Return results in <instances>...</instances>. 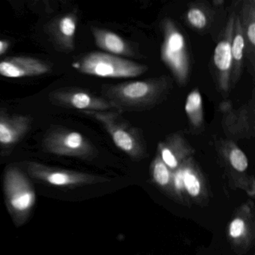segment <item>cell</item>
I'll return each mask as SVG.
<instances>
[{"instance_id":"6da1fadb","label":"cell","mask_w":255,"mask_h":255,"mask_svg":"<svg viewBox=\"0 0 255 255\" xmlns=\"http://www.w3.org/2000/svg\"><path fill=\"white\" fill-rule=\"evenodd\" d=\"M171 89V79L161 76L107 86L103 90V95L117 111L141 112L153 108L165 101Z\"/></svg>"},{"instance_id":"7a4b0ae2","label":"cell","mask_w":255,"mask_h":255,"mask_svg":"<svg viewBox=\"0 0 255 255\" xmlns=\"http://www.w3.org/2000/svg\"><path fill=\"white\" fill-rule=\"evenodd\" d=\"M98 121L118 148L134 161L144 159L147 155V144L142 132L122 116L121 112H83Z\"/></svg>"},{"instance_id":"3957f363","label":"cell","mask_w":255,"mask_h":255,"mask_svg":"<svg viewBox=\"0 0 255 255\" xmlns=\"http://www.w3.org/2000/svg\"><path fill=\"white\" fill-rule=\"evenodd\" d=\"M162 30L163 41L161 46V59L171 71L176 83L180 86H186L191 68L186 38L175 22L168 17L162 20Z\"/></svg>"},{"instance_id":"277c9868","label":"cell","mask_w":255,"mask_h":255,"mask_svg":"<svg viewBox=\"0 0 255 255\" xmlns=\"http://www.w3.org/2000/svg\"><path fill=\"white\" fill-rule=\"evenodd\" d=\"M82 74L102 78H132L142 75L148 67L105 52H92L73 64Z\"/></svg>"},{"instance_id":"5b68a950","label":"cell","mask_w":255,"mask_h":255,"mask_svg":"<svg viewBox=\"0 0 255 255\" xmlns=\"http://www.w3.org/2000/svg\"><path fill=\"white\" fill-rule=\"evenodd\" d=\"M3 190L7 208L16 225L26 222L36 203V193L24 173L15 166L6 168Z\"/></svg>"},{"instance_id":"8992f818","label":"cell","mask_w":255,"mask_h":255,"mask_svg":"<svg viewBox=\"0 0 255 255\" xmlns=\"http://www.w3.org/2000/svg\"><path fill=\"white\" fill-rule=\"evenodd\" d=\"M174 186L177 203L190 207H205L210 201L207 180L193 156L189 157L174 171Z\"/></svg>"},{"instance_id":"52a82bcc","label":"cell","mask_w":255,"mask_h":255,"mask_svg":"<svg viewBox=\"0 0 255 255\" xmlns=\"http://www.w3.org/2000/svg\"><path fill=\"white\" fill-rule=\"evenodd\" d=\"M216 149L230 187L241 189L255 198V179L254 175L248 174L249 159L246 153L234 141L228 138L218 141Z\"/></svg>"},{"instance_id":"ba28073f","label":"cell","mask_w":255,"mask_h":255,"mask_svg":"<svg viewBox=\"0 0 255 255\" xmlns=\"http://www.w3.org/2000/svg\"><path fill=\"white\" fill-rule=\"evenodd\" d=\"M226 237L237 255H245L252 249L255 238V205L253 200H247L236 209L227 225Z\"/></svg>"},{"instance_id":"9c48e42d","label":"cell","mask_w":255,"mask_h":255,"mask_svg":"<svg viewBox=\"0 0 255 255\" xmlns=\"http://www.w3.org/2000/svg\"><path fill=\"white\" fill-rule=\"evenodd\" d=\"M26 170L33 178L55 187H80L107 183L111 180L105 176L53 168L38 162H28Z\"/></svg>"},{"instance_id":"30bf717a","label":"cell","mask_w":255,"mask_h":255,"mask_svg":"<svg viewBox=\"0 0 255 255\" xmlns=\"http://www.w3.org/2000/svg\"><path fill=\"white\" fill-rule=\"evenodd\" d=\"M222 113V127L228 139H249L255 135V96L235 109L231 101H223L219 106Z\"/></svg>"},{"instance_id":"8fae6325","label":"cell","mask_w":255,"mask_h":255,"mask_svg":"<svg viewBox=\"0 0 255 255\" xmlns=\"http://www.w3.org/2000/svg\"><path fill=\"white\" fill-rule=\"evenodd\" d=\"M47 151L58 156L92 159L97 153L95 146L83 134L69 129L50 132L44 141Z\"/></svg>"},{"instance_id":"7c38bea8","label":"cell","mask_w":255,"mask_h":255,"mask_svg":"<svg viewBox=\"0 0 255 255\" xmlns=\"http://www.w3.org/2000/svg\"><path fill=\"white\" fill-rule=\"evenodd\" d=\"M236 13H231L222 32L220 40L215 47L213 62L214 65L216 83L219 90L228 92L231 88L232 55L231 43L234 33Z\"/></svg>"},{"instance_id":"4fadbf2b","label":"cell","mask_w":255,"mask_h":255,"mask_svg":"<svg viewBox=\"0 0 255 255\" xmlns=\"http://www.w3.org/2000/svg\"><path fill=\"white\" fill-rule=\"evenodd\" d=\"M51 98L57 104L83 112L117 111L104 97L96 96L85 91H59L54 92Z\"/></svg>"},{"instance_id":"5bb4252c","label":"cell","mask_w":255,"mask_h":255,"mask_svg":"<svg viewBox=\"0 0 255 255\" xmlns=\"http://www.w3.org/2000/svg\"><path fill=\"white\" fill-rule=\"evenodd\" d=\"M195 150L180 132H173L159 141L156 155L171 170L175 171L184 161L195 154Z\"/></svg>"},{"instance_id":"9a60e30c","label":"cell","mask_w":255,"mask_h":255,"mask_svg":"<svg viewBox=\"0 0 255 255\" xmlns=\"http://www.w3.org/2000/svg\"><path fill=\"white\" fill-rule=\"evenodd\" d=\"M50 65L40 59L31 57L8 58L0 62V75L7 78H23L47 74Z\"/></svg>"},{"instance_id":"2e32d148","label":"cell","mask_w":255,"mask_h":255,"mask_svg":"<svg viewBox=\"0 0 255 255\" xmlns=\"http://www.w3.org/2000/svg\"><path fill=\"white\" fill-rule=\"evenodd\" d=\"M92 35L95 44L105 53L120 56H134L133 49L122 37L108 29L92 28Z\"/></svg>"},{"instance_id":"e0dca14e","label":"cell","mask_w":255,"mask_h":255,"mask_svg":"<svg viewBox=\"0 0 255 255\" xmlns=\"http://www.w3.org/2000/svg\"><path fill=\"white\" fill-rule=\"evenodd\" d=\"M30 120L26 116L0 117V144L11 146L18 142L27 132Z\"/></svg>"},{"instance_id":"ac0fdd59","label":"cell","mask_w":255,"mask_h":255,"mask_svg":"<svg viewBox=\"0 0 255 255\" xmlns=\"http://www.w3.org/2000/svg\"><path fill=\"white\" fill-rule=\"evenodd\" d=\"M240 24L243 28L246 40V53L252 62V67L255 65V1L247 0L243 2L240 14H237Z\"/></svg>"},{"instance_id":"d6986e66","label":"cell","mask_w":255,"mask_h":255,"mask_svg":"<svg viewBox=\"0 0 255 255\" xmlns=\"http://www.w3.org/2000/svg\"><path fill=\"white\" fill-rule=\"evenodd\" d=\"M149 172L152 183L162 193L177 202L174 186V171L164 163L158 155L150 162Z\"/></svg>"},{"instance_id":"ffe728a7","label":"cell","mask_w":255,"mask_h":255,"mask_svg":"<svg viewBox=\"0 0 255 255\" xmlns=\"http://www.w3.org/2000/svg\"><path fill=\"white\" fill-rule=\"evenodd\" d=\"M246 40H245L243 28L240 24L238 16L236 14L234 33H233L232 43H231V55H232L231 86H235L241 77L245 55H246Z\"/></svg>"},{"instance_id":"44dd1931","label":"cell","mask_w":255,"mask_h":255,"mask_svg":"<svg viewBox=\"0 0 255 255\" xmlns=\"http://www.w3.org/2000/svg\"><path fill=\"white\" fill-rule=\"evenodd\" d=\"M184 109L189 128L195 132L202 130L204 128V106L199 89H192L188 94Z\"/></svg>"},{"instance_id":"7402d4cb","label":"cell","mask_w":255,"mask_h":255,"mask_svg":"<svg viewBox=\"0 0 255 255\" xmlns=\"http://www.w3.org/2000/svg\"><path fill=\"white\" fill-rule=\"evenodd\" d=\"M77 26V17L73 14H67L58 21L56 25L58 39L65 48H74Z\"/></svg>"},{"instance_id":"603a6c76","label":"cell","mask_w":255,"mask_h":255,"mask_svg":"<svg viewBox=\"0 0 255 255\" xmlns=\"http://www.w3.org/2000/svg\"><path fill=\"white\" fill-rule=\"evenodd\" d=\"M186 20L189 26L196 30H204L210 23V17L205 9L198 5L189 8L186 13Z\"/></svg>"},{"instance_id":"cb8c5ba5","label":"cell","mask_w":255,"mask_h":255,"mask_svg":"<svg viewBox=\"0 0 255 255\" xmlns=\"http://www.w3.org/2000/svg\"><path fill=\"white\" fill-rule=\"evenodd\" d=\"M10 47L9 41L0 40V56L3 55Z\"/></svg>"}]
</instances>
